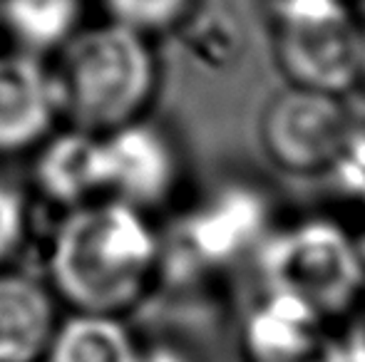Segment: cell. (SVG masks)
Here are the masks:
<instances>
[{"label": "cell", "instance_id": "obj_1", "mask_svg": "<svg viewBox=\"0 0 365 362\" xmlns=\"http://www.w3.org/2000/svg\"><path fill=\"white\" fill-rule=\"evenodd\" d=\"M162 263L147 211L102 196L68 211L48 253L55 293L80 313L120 315L142 300Z\"/></svg>", "mask_w": 365, "mask_h": 362}, {"label": "cell", "instance_id": "obj_2", "mask_svg": "<svg viewBox=\"0 0 365 362\" xmlns=\"http://www.w3.org/2000/svg\"><path fill=\"white\" fill-rule=\"evenodd\" d=\"M53 78L60 117L105 134L142 119L157 90V58L147 35L105 20L80 28L60 48Z\"/></svg>", "mask_w": 365, "mask_h": 362}, {"label": "cell", "instance_id": "obj_3", "mask_svg": "<svg viewBox=\"0 0 365 362\" xmlns=\"http://www.w3.org/2000/svg\"><path fill=\"white\" fill-rule=\"evenodd\" d=\"M266 293L291 298L343 320L365 293V263L356 236L331 218H301L261 243Z\"/></svg>", "mask_w": 365, "mask_h": 362}, {"label": "cell", "instance_id": "obj_4", "mask_svg": "<svg viewBox=\"0 0 365 362\" xmlns=\"http://www.w3.org/2000/svg\"><path fill=\"white\" fill-rule=\"evenodd\" d=\"M271 18L291 85L343 97L361 82L363 25L346 0H274Z\"/></svg>", "mask_w": 365, "mask_h": 362}, {"label": "cell", "instance_id": "obj_5", "mask_svg": "<svg viewBox=\"0 0 365 362\" xmlns=\"http://www.w3.org/2000/svg\"><path fill=\"white\" fill-rule=\"evenodd\" d=\"M351 105L341 95L291 85L271 100L261 119V142L271 161L293 174L328 171L346 149Z\"/></svg>", "mask_w": 365, "mask_h": 362}, {"label": "cell", "instance_id": "obj_6", "mask_svg": "<svg viewBox=\"0 0 365 362\" xmlns=\"http://www.w3.org/2000/svg\"><path fill=\"white\" fill-rule=\"evenodd\" d=\"M338 323L291 298L266 293L244 323L246 362H365L363 330L343 333Z\"/></svg>", "mask_w": 365, "mask_h": 362}, {"label": "cell", "instance_id": "obj_7", "mask_svg": "<svg viewBox=\"0 0 365 362\" xmlns=\"http://www.w3.org/2000/svg\"><path fill=\"white\" fill-rule=\"evenodd\" d=\"M105 196L149 211L177 191L182 166L174 142L159 127L135 119L102 134Z\"/></svg>", "mask_w": 365, "mask_h": 362}, {"label": "cell", "instance_id": "obj_8", "mask_svg": "<svg viewBox=\"0 0 365 362\" xmlns=\"http://www.w3.org/2000/svg\"><path fill=\"white\" fill-rule=\"evenodd\" d=\"M58 117L53 68L25 50L0 55V154L40 147L53 134Z\"/></svg>", "mask_w": 365, "mask_h": 362}, {"label": "cell", "instance_id": "obj_9", "mask_svg": "<svg viewBox=\"0 0 365 362\" xmlns=\"http://www.w3.org/2000/svg\"><path fill=\"white\" fill-rule=\"evenodd\" d=\"M266 208L256 193L226 188L189 216L182 231V251L197 266H226L269 236Z\"/></svg>", "mask_w": 365, "mask_h": 362}, {"label": "cell", "instance_id": "obj_10", "mask_svg": "<svg viewBox=\"0 0 365 362\" xmlns=\"http://www.w3.org/2000/svg\"><path fill=\"white\" fill-rule=\"evenodd\" d=\"M35 183L55 203L68 208L105 196L102 134L70 127L40 142Z\"/></svg>", "mask_w": 365, "mask_h": 362}, {"label": "cell", "instance_id": "obj_11", "mask_svg": "<svg viewBox=\"0 0 365 362\" xmlns=\"http://www.w3.org/2000/svg\"><path fill=\"white\" fill-rule=\"evenodd\" d=\"M55 328L53 293L30 275L0 273V362H40Z\"/></svg>", "mask_w": 365, "mask_h": 362}, {"label": "cell", "instance_id": "obj_12", "mask_svg": "<svg viewBox=\"0 0 365 362\" xmlns=\"http://www.w3.org/2000/svg\"><path fill=\"white\" fill-rule=\"evenodd\" d=\"M137 353L120 315L77 313L55 328L43 362H137Z\"/></svg>", "mask_w": 365, "mask_h": 362}, {"label": "cell", "instance_id": "obj_13", "mask_svg": "<svg viewBox=\"0 0 365 362\" xmlns=\"http://www.w3.org/2000/svg\"><path fill=\"white\" fill-rule=\"evenodd\" d=\"M82 0H0V23L18 50H60L80 30Z\"/></svg>", "mask_w": 365, "mask_h": 362}, {"label": "cell", "instance_id": "obj_14", "mask_svg": "<svg viewBox=\"0 0 365 362\" xmlns=\"http://www.w3.org/2000/svg\"><path fill=\"white\" fill-rule=\"evenodd\" d=\"M107 20L132 28L142 35L164 33L177 28L192 13L197 0H102Z\"/></svg>", "mask_w": 365, "mask_h": 362}, {"label": "cell", "instance_id": "obj_15", "mask_svg": "<svg viewBox=\"0 0 365 362\" xmlns=\"http://www.w3.org/2000/svg\"><path fill=\"white\" fill-rule=\"evenodd\" d=\"M328 171L348 198L365 206V105L351 107V134L346 149Z\"/></svg>", "mask_w": 365, "mask_h": 362}, {"label": "cell", "instance_id": "obj_16", "mask_svg": "<svg viewBox=\"0 0 365 362\" xmlns=\"http://www.w3.org/2000/svg\"><path fill=\"white\" fill-rule=\"evenodd\" d=\"M28 236V206L20 191L0 183V263L20 251Z\"/></svg>", "mask_w": 365, "mask_h": 362}, {"label": "cell", "instance_id": "obj_17", "mask_svg": "<svg viewBox=\"0 0 365 362\" xmlns=\"http://www.w3.org/2000/svg\"><path fill=\"white\" fill-rule=\"evenodd\" d=\"M137 362H189V360L179 350L169 348V345H152V348L137 353Z\"/></svg>", "mask_w": 365, "mask_h": 362}, {"label": "cell", "instance_id": "obj_18", "mask_svg": "<svg viewBox=\"0 0 365 362\" xmlns=\"http://www.w3.org/2000/svg\"><path fill=\"white\" fill-rule=\"evenodd\" d=\"M361 80H365V25H363V53H361Z\"/></svg>", "mask_w": 365, "mask_h": 362}, {"label": "cell", "instance_id": "obj_19", "mask_svg": "<svg viewBox=\"0 0 365 362\" xmlns=\"http://www.w3.org/2000/svg\"><path fill=\"white\" fill-rule=\"evenodd\" d=\"M358 241V248H361V256H363V263H365V231L361 233V236H356Z\"/></svg>", "mask_w": 365, "mask_h": 362}, {"label": "cell", "instance_id": "obj_20", "mask_svg": "<svg viewBox=\"0 0 365 362\" xmlns=\"http://www.w3.org/2000/svg\"><path fill=\"white\" fill-rule=\"evenodd\" d=\"M363 338H365V328H363Z\"/></svg>", "mask_w": 365, "mask_h": 362}]
</instances>
